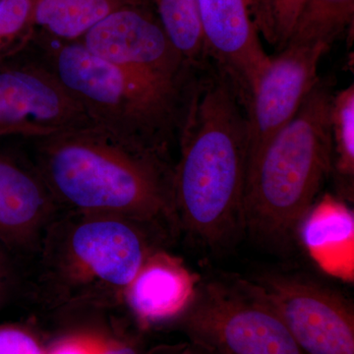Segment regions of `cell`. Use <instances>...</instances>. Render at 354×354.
Wrapping results in <instances>:
<instances>
[{
	"label": "cell",
	"instance_id": "6da1fadb",
	"mask_svg": "<svg viewBox=\"0 0 354 354\" xmlns=\"http://www.w3.org/2000/svg\"><path fill=\"white\" fill-rule=\"evenodd\" d=\"M191 77L181 111L174 172L179 232L214 251L245 232L248 135L236 88L220 69Z\"/></svg>",
	"mask_w": 354,
	"mask_h": 354
},
{
	"label": "cell",
	"instance_id": "7a4b0ae2",
	"mask_svg": "<svg viewBox=\"0 0 354 354\" xmlns=\"http://www.w3.org/2000/svg\"><path fill=\"white\" fill-rule=\"evenodd\" d=\"M37 141L34 165L62 211L129 218L171 241L180 234L174 165L165 149L123 138L94 123Z\"/></svg>",
	"mask_w": 354,
	"mask_h": 354
},
{
	"label": "cell",
	"instance_id": "3957f363",
	"mask_svg": "<svg viewBox=\"0 0 354 354\" xmlns=\"http://www.w3.org/2000/svg\"><path fill=\"white\" fill-rule=\"evenodd\" d=\"M333 95L329 84L319 80L295 118L247 160L245 232L271 248L292 246L332 174Z\"/></svg>",
	"mask_w": 354,
	"mask_h": 354
},
{
	"label": "cell",
	"instance_id": "277c9868",
	"mask_svg": "<svg viewBox=\"0 0 354 354\" xmlns=\"http://www.w3.org/2000/svg\"><path fill=\"white\" fill-rule=\"evenodd\" d=\"M171 241L129 218L62 211L46 230L36 259L39 301L65 308L121 300L147 258Z\"/></svg>",
	"mask_w": 354,
	"mask_h": 354
},
{
	"label": "cell",
	"instance_id": "5b68a950",
	"mask_svg": "<svg viewBox=\"0 0 354 354\" xmlns=\"http://www.w3.org/2000/svg\"><path fill=\"white\" fill-rule=\"evenodd\" d=\"M44 64L94 124L132 141L167 150L178 127L187 82L169 85L95 57L80 41L35 32Z\"/></svg>",
	"mask_w": 354,
	"mask_h": 354
},
{
	"label": "cell",
	"instance_id": "8992f818",
	"mask_svg": "<svg viewBox=\"0 0 354 354\" xmlns=\"http://www.w3.org/2000/svg\"><path fill=\"white\" fill-rule=\"evenodd\" d=\"M174 323L190 342L215 354H304L246 279L201 281Z\"/></svg>",
	"mask_w": 354,
	"mask_h": 354
},
{
	"label": "cell",
	"instance_id": "52a82bcc",
	"mask_svg": "<svg viewBox=\"0 0 354 354\" xmlns=\"http://www.w3.org/2000/svg\"><path fill=\"white\" fill-rule=\"evenodd\" d=\"M247 281L276 312L302 353L354 354L353 304L341 292L288 272H264Z\"/></svg>",
	"mask_w": 354,
	"mask_h": 354
},
{
	"label": "cell",
	"instance_id": "ba28073f",
	"mask_svg": "<svg viewBox=\"0 0 354 354\" xmlns=\"http://www.w3.org/2000/svg\"><path fill=\"white\" fill-rule=\"evenodd\" d=\"M78 41L95 57L169 85H184L194 69L174 48L152 1L122 4Z\"/></svg>",
	"mask_w": 354,
	"mask_h": 354
},
{
	"label": "cell",
	"instance_id": "9c48e42d",
	"mask_svg": "<svg viewBox=\"0 0 354 354\" xmlns=\"http://www.w3.org/2000/svg\"><path fill=\"white\" fill-rule=\"evenodd\" d=\"M92 123L46 64H0V137L39 140Z\"/></svg>",
	"mask_w": 354,
	"mask_h": 354
},
{
	"label": "cell",
	"instance_id": "30bf717a",
	"mask_svg": "<svg viewBox=\"0 0 354 354\" xmlns=\"http://www.w3.org/2000/svg\"><path fill=\"white\" fill-rule=\"evenodd\" d=\"M329 48L288 44L269 57L243 104L248 158L295 118L319 82V65Z\"/></svg>",
	"mask_w": 354,
	"mask_h": 354
},
{
	"label": "cell",
	"instance_id": "8fae6325",
	"mask_svg": "<svg viewBox=\"0 0 354 354\" xmlns=\"http://www.w3.org/2000/svg\"><path fill=\"white\" fill-rule=\"evenodd\" d=\"M205 57L214 59L244 104L270 55L263 48L251 0H197Z\"/></svg>",
	"mask_w": 354,
	"mask_h": 354
},
{
	"label": "cell",
	"instance_id": "7c38bea8",
	"mask_svg": "<svg viewBox=\"0 0 354 354\" xmlns=\"http://www.w3.org/2000/svg\"><path fill=\"white\" fill-rule=\"evenodd\" d=\"M62 212L36 165L0 152V247L6 253L36 260Z\"/></svg>",
	"mask_w": 354,
	"mask_h": 354
},
{
	"label": "cell",
	"instance_id": "4fadbf2b",
	"mask_svg": "<svg viewBox=\"0 0 354 354\" xmlns=\"http://www.w3.org/2000/svg\"><path fill=\"white\" fill-rule=\"evenodd\" d=\"M201 281L181 258L160 248L147 258L121 301L143 329L174 323L192 304Z\"/></svg>",
	"mask_w": 354,
	"mask_h": 354
},
{
	"label": "cell",
	"instance_id": "5bb4252c",
	"mask_svg": "<svg viewBox=\"0 0 354 354\" xmlns=\"http://www.w3.org/2000/svg\"><path fill=\"white\" fill-rule=\"evenodd\" d=\"M297 241L321 271L353 283L354 214L342 198H317L300 221Z\"/></svg>",
	"mask_w": 354,
	"mask_h": 354
},
{
	"label": "cell",
	"instance_id": "9a60e30c",
	"mask_svg": "<svg viewBox=\"0 0 354 354\" xmlns=\"http://www.w3.org/2000/svg\"><path fill=\"white\" fill-rule=\"evenodd\" d=\"M124 0H35L36 32L64 41H78Z\"/></svg>",
	"mask_w": 354,
	"mask_h": 354
},
{
	"label": "cell",
	"instance_id": "2e32d148",
	"mask_svg": "<svg viewBox=\"0 0 354 354\" xmlns=\"http://www.w3.org/2000/svg\"><path fill=\"white\" fill-rule=\"evenodd\" d=\"M353 18L354 0H305L288 44L330 48L353 24Z\"/></svg>",
	"mask_w": 354,
	"mask_h": 354
},
{
	"label": "cell",
	"instance_id": "e0dca14e",
	"mask_svg": "<svg viewBox=\"0 0 354 354\" xmlns=\"http://www.w3.org/2000/svg\"><path fill=\"white\" fill-rule=\"evenodd\" d=\"M333 143V171L339 198L351 201L354 184L353 84L333 95L330 108Z\"/></svg>",
	"mask_w": 354,
	"mask_h": 354
},
{
	"label": "cell",
	"instance_id": "ac0fdd59",
	"mask_svg": "<svg viewBox=\"0 0 354 354\" xmlns=\"http://www.w3.org/2000/svg\"><path fill=\"white\" fill-rule=\"evenodd\" d=\"M176 50L192 68L201 66L205 53L197 0H151Z\"/></svg>",
	"mask_w": 354,
	"mask_h": 354
},
{
	"label": "cell",
	"instance_id": "d6986e66",
	"mask_svg": "<svg viewBox=\"0 0 354 354\" xmlns=\"http://www.w3.org/2000/svg\"><path fill=\"white\" fill-rule=\"evenodd\" d=\"M34 10L35 0H0V64L32 44Z\"/></svg>",
	"mask_w": 354,
	"mask_h": 354
},
{
	"label": "cell",
	"instance_id": "ffe728a7",
	"mask_svg": "<svg viewBox=\"0 0 354 354\" xmlns=\"http://www.w3.org/2000/svg\"><path fill=\"white\" fill-rule=\"evenodd\" d=\"M304 3L305 0H253L251 10L258 31L281 50L290 41Z\"/></svg>",
	"mask_w": 354,
	"mask_h": 354
},
{
	"label": "cell",
	"instance_id": "44dd1931",
	"mask_svg": "<svg viewBox=\"0 0 354 354\" xmlns=\"http://www.w3.org/2000/svg\"><path fill=\"white\" fill-rule=\"evenodd\" d=\"M46 354H142V351L135 339L76 333L53 342Z\"/></svg>",
	"mask_w": 354,
	"mask_h": 354
},
{
	"label": "cell",
	"instance_id": "7402d4cb",
	"mask_svg": "<svg viewBox=\"0 0 354 354\" xmlns=\"http://www.w3.org/2000/svg\"><path fill=\"white\" fill-rule=\"evenodd\" d=\"M0 354H46L39 339L18 325L0 326Z\"/></svg>",
	"mask_w": 354,
	"mask_h": 354
},
{
	"label": "cell",
	"instance_id": "603a6c76",
	"mask_svg": "<svg viewBox=\"0 0 354 354\" xmlns=\"http://www.w3.org/2000/svg\"><path fill=\"white\" fill-rule=\"evenodd\" d=\"M7 253L0 247V304H2L9 288H10L12 274H11L10 264H9Z\"/></svg>",
	"mask_w": 354,
	"mask_h": 354
},
{
	"label": "cell",
	"instance_id": "cb8c5ba5",
	"mask_svg": "<svg viewBox=\"0 0 354 354\" xmlns=\"http://www.w3.org/2000/svg\"><path fill=\"white\" fill-rule=\"evenodd\" d=\"M150 354H215L202 346L187 342V344H179V346H169V348H158Z\"/></svg>",
	"mask_w": 354,
	"mask_h": 354
},
{
	"label": "cell",
	"instance_id": "d4e9b609",
	"mask_svg": "<svg viewBox=\"0 0 354 354\" xmlns=\"http://www.w3.org/2000/svg\"><path fill=\"white\" fill-rule=\"evenodd\" d=\"M127 2H144V1H151V0H124Z\"/></svg>",
	"mask_w": 354,
	"mask_h": 354
},
{
	"label": "cell",
	"instance_id": "484cf974",
	"mask_svg": "<svg viewBox=\"0 0 354 354\" xmlns=\"http://www.w3.org/2000/svg\"><path fill=\"white\" fill-rule=\"evenodd\" d=\"M253 0H251V6H252Z\"/></svg>",
	"mask_w": 354,
	"mask_h": 354
}]
</instances>
